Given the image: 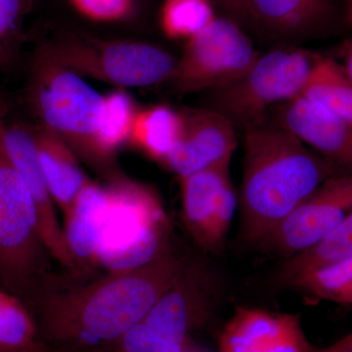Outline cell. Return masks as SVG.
I'll list each match as a JSON object with an SVG mask.
<instances>
[{
	"instance_id": "obj_1",
	"label": "cell",
	"mask_w": 352,
	"mask_h": 352,
	"mask_svg": "<svg viewBox=\"0 0 352 352\" xmlns=\"http://www.w3.org/2000/svg\"><path fill=\"white\" fill-rule=\"evenodd\" d=\"M184 258L170 250L124 272L59 275L29 305L39 342L48 352H112L170 288Z\"/></svg>"
},
{
	"instance_id": "obj_2",
	"label": "cell",
	"mask_w": 352,
	"mask_h": 352,
	"mask_svg": "<svg viewBox=\"0 0 352 352\" xmlns=\"http://www.w3.org/2000/svg\"><path fill=\"white\" fill-rule=\"evenodd\" d=\"M239 205L244 239L263 243L331 176L330 166L277 124L245 127Z\"/></svg>"
},
{
	"instance_id": "obj_3",
	"label": "cell",
	"mask_w": 352,
	"mask_h": 352,
	"mask_svg": "<svg viewBox=\"0 0 352 352\" xmlns=\"http://www.w3.org/2000/svg\"><path fill=\"white\" fill-rule=\"evenodd\" d=\"M0 107V286L28 307L58 277L44 242L36 203L2 144Z\"/></svg>"
},
{
	"instance_id": "obj_4",
	"label": "cell",
	"mask_w": 352,
	"mask_h": 352,
	"mask_svg": "<svg viewBox=\"0 0 352 352\" xmlns=\"http://www.w3.org/2000/svg\"><path fill=\"white\" fill-rule=\"evenodd\" d=\"M105 186L108 206L97 249L98 270H136L171 250L170 221L154 189L118 175Z\"/></svg>"
},
{
	"instance_id": "obj_5",
	"label": "cell",
	"mask_w": 352,
	"mask_h": 352,
	"mask_svg": "<svg viewBox=\"0 0 352 352\" xmlns=\"http://www.w3.org/2000/svg\"><path fill=\"white\" fill-rule=\"evenodd\" d=\"M31 97L43 126L63 139L76 156L100 170L97 138L105 109L104 95L82 76L38 55Z\"/></svg>"
},
{
	"instance_id": "obj_6",
	"label": "cell",
	"mask_w": 352,
	"mask_h": 352,
	"mask_svg": "<svg viewBox=\"0 0 352 352\" xmlns=\"http://www.w3.org/2000/svg\"><path fill=\"white\" fill-rule=\"evenodd\" d=\"M38 55L78 75L118 88L151 87L168 82L177 61L152 44L105 41L80 34L55 39Z\"/></svg>"
},
{
	"instance_id": "obj_7",
	"label": "cell",
	"mask_w": 352,
	"mask_h": 352,
	"mask_svg": "<svg viewBox=\"0 0 352 352\" xmlns=\"http://www.w3.org/2000/svg\"><path fill=\"white\" fill-rule=\"evenodd\" d=\"M314 62L307 51L292 48L259 55L240 80L214 90V109L234 126L263 122L268 109L300 96Z\"/></svg>"
},
{
	"instance_id": "obj_8",
	"label": "cell",
	"mask_w": 352,
	"mask_h": 352,
	"mask_svg": "<svg viewBox=\"0 0 352 352\" xmlns=\"http://www.w3.org/2000/svg\"><path fill=\"white\" fill-rule=\"evenodd\" d=\"M258 56L239 25L215 18L186 41L170 80L180 94L220 89L240 80Z\"/></svg>"
},
{
	"instance_id": "obj_9",
	"label": "cell",
	"mask_w": 352,
	"mask_h": 352,
	"mask_svg": "<svg viewBox=\"0 0 352 352\" xmlns=\"http://www.w3.org/2000/svg\"><path fill=\"white\" fill-rule=\"evenodd\" d=\"M352 212V175L328 178L264 241L285 258L314 247Z\"/></svg>"
},
{
	"instance_id": "obj_10",
	"label": "cell",
	"mask_w": 352,
	"mask_h": 352,
	"mask_svg": "<svg viewBox=\"0 0 352 352\" xmlns=\"http://www.w3.org/2000/svg\"><path fill=\"white\" fill-rule=\"evenodd\" d=\"M212 274L201 258H185L182 270L143 322L164 339L189 344L208 323L214 305Z\"/></svg>"
},
{
	"instance_id": "obj_11",
	"label": "cell",
	"mask_w": 352,
	"mask_h": 352,
	"mask_svg": "<svg viewBox=\"0 0 352 352\" xmlns=\"http://www.w3.org/2000/svg\"><path fill=\"white\" fill-rule=\"evenodd\" d=\"M182 131L164 168L182 178L198 171L230 164L237 148L235 126L215 109H186Z\"/></svg>"
},
{
	"instance_id": "obj_12",
	"label": "cell",
	"mask_w": 352,
	"mask_h": 352,
	"mask_svg": "<svg viewBox=\"0 0 352 352\" xmlns=\"http://www.w3.org/2000/svg\"><path fill=\"white\" fill-rule=\"evenodd\" d=\"M2 144L9 161L31 192L38 208L44 242L51 256L55 263L66 270L67 273L80 277L67 247L63 229L58 220L56 205L51 197L39 164L34 129L23 124H9L6 120L2 127Z\"/></svg>"
},
{
	"instance_id": "obj_13",
	"label": "cell",
	"mask_w": 352,
	"mask_h": 352,
	"mask_svg": "<svg viewBox=\"0 0 352 352\" xmlns=\"http://www.w3.org/2000/svg\"><path fill=\"white\" fill-rule=\"evenodd\" d=\"M277 107L275 124L311 148L336 175H352V122L302 96Z\"/></svg>"
},
{
	"instance_id": "obj_14",
	"label": "cell",
	"mask_w": 352,
	"mask_h": 352,
	"mask_svg": "<svg viewBox=\"0 0 352 352\" xmlns=\"http://www.w3.org/2000/svg\"><path fill=\"white\" fill-rule=\"evenodd\" d=\"M217 352H320L296 314L239 307L220 335Z\"/></svg>"
},
{
	"instance_id": "obj_15",
	"label": "cell",
	"mask_w": 352,
	"mask_h": 352,
	"mask_svg": "<svg viewBox=\"0 0 352 352\" xmlns=\"http://www.w3.org/2000/svg\"><path fill=\"white\" fill-rule=\"evenodd\" d=\"M107 206L105 185L90 179L63 214L65 241L80 277H94L98 271L97 249Z\"/></svg>"
},
{
	"instance_id": "obj_16",
	"label": "cell",
	"mask_w": 352,
	"mask_h": 352,
	"mask_svg": "<svg viewBox=\"0 0 352 352\" xmlns=\"http://www.w3.org/2000/svg\"><path fill=\"white\" fill-rule=\"evenodd\" d=\"M39 164L56 207L65 214L90 178L83 173L78 156L50 129H34Z\"/></svg>"
},
{
	"instance_id": "obj_17",
	"label": "cell",
	"mask_w": 352,
	"mask_h": 352,
	"mask_svg": "<svg viewBox=\"0 0 352 352\" xmlns=\"http://www.w3.org/2000/svg\"><path fill=\"white\" fill-rule=\"evenodd\" d=\"M230 164L214 166L182 178V219L201 249L208 252L210 231L220 193L230 182Z\"/></svg>"
},
{
	"instance_id": "obj_18",
	"label": "cell",
	"mask_w": 352,
	"mask_h": 352,
	"mask_svg": "<svg viewBox=\"0 0 352 352\" xmlns=\"http://www.w3.org/2000/svg\"><path fill=\"white\" fill-rule=\"evenodd\" d=\"M182 131L180 112L166 105L138 109L129 142L152 161L164 166Z\"/></svg>"
},
{
	"instance_id": "obj_19",
	"label": "cell",
	"mask_w": 352,
	"mask_h": 352,
	"mask_svg": "<svg viewBox=\"0 0 352 352\" xmlns=\"http://www.w3.org/2000/svg\"><path fill=\"white\" fill-rule=\"evenodd\" d=\"M252 17L278 34L300 36L332 13V3L319 0H249Z\"/></svg>"
},
{
	"instance_id": "obj_20",
	"label": "cell",
	"mask_w": 352,
	"mask_h": 352,
	"mask_svg": "<svg viewBox=\"0 0 352 352\" xmlns=\"http://www.w3.org/2000/svg\"><path fill=\"white\" fill-rule=\"evenodd\" d=\"M300 96L352 122V82L331 58L315 60Z\"/></svg>"
},
{
	"instance_id": "obj_21",
	"label": "cell",
	"mask_w": 352,
	"mask_h": 352,
	"mask_svg": "<svg viewBox=\"0 0 352 352\" xmlns=\"http://www.w3.org/2000/svg\"><path fill=\"white\" fill-rule=\"evenodd\" d=\"M349 258H352V212L320 242L287 258L279 272L280 280L289 285L296 278Z\"/></svg>"
},
{
	"instance_id": "obj_22",
	"label": "cell",
	"mask_w": 352,
	"mask_h": 352,
	"mask_svg": "<svg viewBox=\"0 0 352 352\" xmlns=\"http://www.w3.org/2000/svg\"><path fill=\"white\" fill-rule=\"evenodd\" d=\"M104 97L105 109L97 138V153L100 170L109 175L118 150L124 143L129 142L138 109L124 88H118L115 91L104 95Z\"/></svg>"
},
{
	"instance_id": "obj_23",
	"label": "cell",
	"mask_w": 352,
	"mask_h": 352,
	"mask_svg": "<svg viewBox=\"0 0 352 352\" xmlns=\"http://www.w3.org/2000/svg\"><path fill=\"white\" fill-rule=\"evenodd\" d=\"M38 344V326L27 303L0 286V349L21 351Z\"/></svg>"
},
{
	"instance_id": "obj_24",
	"label": "cell",
	"mask_w": 352,
	"mask_h": 352,
	"mask_svg": "<svg viewBox=\"0 0 352 352\" xmlns=\"http://www.w3.org/2000/svg\"><path fill=\"white\" fill-rule=\"evenodd\" d=\"M289 285L314 300L352 307V258L312 271Z\"/></svg>"
},
{
	"instance_id": "obj_25",
	"label": "cell",
	"mask_w": 352,
	"mask_h": 352,
	"mask_svg": "<svg viewBox=\"0 0 352 352\" xmlns=\"http://www.w3.org/2000/svg\"><path fill=\"white\" fill-rule=\"evenodd\" d=\"M215 18L210 0H166L161 24L168 38L188 41Z\"/></svg>"
},
{
	"instance_id": "obj_26",
	"label": "cell",
	"mask_w": 352,
	"mask_h": 352,
	"mask_svg": "<svg viewBox=\"0 0 352 352\" xmlns=\"http://www.w3.org/2000/svg\"><path fill=\"white\" fill-rule=\"evenodd\" d=\"M32 0H0V69L11 56Z\"/></svg>"
},
{
	"instance_id": "obj_27",
	"label": "cell",
	"mask_w": 352,
	"mask_h": 352,
	"mask_svg": "<svg viewBox=\"0 0 352 352\" xmlns=\"http://www.w3.org/2000/svg\"><path fill=\"white\" fill-rule=\"evenodd\" d=\"M112 352H190L189 344H177L157 335L144 322L129 329Z\"/></svg>"
},
{
	"instance_id": "obj_28",
	"label": "cell",
	"mask_w": 352,
	"mask_h": 352,
	"mask_svg": "<svg viewBox=\"0 0 352 352\" xmlns=\"http://www.w3.org/2000/svg\"><path fill=\"white\" fill-rule=\"evenodd\" d=\"M237 205V196L230 180L222 189L215 207L212 226H210L208 252L219 251L220 245L223 244Z\"/></svg>"
},
{
	"instance_id": "obj_29",
	"label": "cell",
	"mask_w": 352,
	"mask_h": 352,
	"mask_svg": "<svg viewBox=\"0 0 352 352\" xmlns=\"http://www.w3.org/2000/svg\"><path fill=\"white\" fill-rule=\"evenodd\" d=\"M89 19L117 22L126 19L134 11V0H69Z\"/></svg>"
},
{
	"instance_id": "obj_30",
	"label": "cell",
	"mask_w": 352,
	"mask_h": 352,
	"mask_svg": "<svg viewBox=\"0 0 352 352\" xmlns=\"http://www.w3.org/2000/svg\"><path fill=\"white\" fill-rule=\"evenodd\" d=\"M222 6H226L227 10L230 11L240 18L252 16L249 0H219Z\"/></svg>"
},
{
	"instance_id": "obj_31",
	"label": "cell",
	"mask_w": 352,
	"mask_h": 352,
	"mask_svg": "<svg viewBox=\"0 0 352 352\" xmlns=\"http://www.w3.org/2000/svg\"><path fill=\"white\" fill-rule=\"evenodd\" d=\"M352 352V332L328 346L320 347V352Z\"/></svg>"
},
{
	"instance_id": "obj_32",
	"label": "cell",
	"mask_w": 352,
	"mask_h": 352,
	"mask_svg": "<svg viewBox=\"0 0 352 352\" xmlns=\"http://www.w3.org/2000/svg\"><path fill=\"white\" fill-rule=\"evenodd\" d=\"M344 72L352 82V41L347 45L346 50V60H344Z\"/></svg>"
},
{
	"instance_id": "obj_33",
	"label": "cell",
	"mask_w": 352,
	"mask_h": 352,
	"mask_svg": "<svg viewBox=\"0 0 352 352\" xmlns=\"http://www.w3.org/2000/svg\"><path fill=\"white\" fill-rule=\"evenodd\" d=\"M0 352H48L47 349H46V347L43 346V344H38V346L32 347V349H25V351H2V349H0Z\"/></svg>"
},
{
	"instance_id": "obj_34",
	"label": "cell",
	"mask_w": 352,
	"mask_h": 352,
	"mask_svg": "<svg viewBox=\"0 0 352 352\" xmlns=\"http://www.w3.org/2000/svg\"><path fill=\"white\" fill-rule=\"evenodd\" d=\"M347 2V11H349V19L352 23V0H346Z\"/></svg>"
},
{
	"instance_id": "obj_35",
	"label": "cell",
	"mask_w": 352,
	"mask_h": 352,
	"mask_svg": "<svg viewBox=\"0 0 352 352\" xmlns=\"http://www.w3.org/2000/svg\"><path fill=\"white\" fill-rule=\"evenodd\" d=\"M319 1L326 2V3H331V0H319Z\"/></svg>"
},
{
	"instance_id": "obj_36",
	"label": "cell",
	"mask_w": 352,
	"mask_h": 352,
	"mask_svg": "<svg viewBox=\"0 0 352 352\" xmlns=\"http://www.w3.org/2000/svg\"><path fill=\"white\" fill-rule=\"evenodd\" d=\"M346 352H349V351H346Z\"/></svg>"
}]
</instances>
